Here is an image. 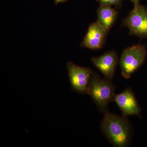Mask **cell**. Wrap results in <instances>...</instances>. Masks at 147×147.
Instances as JSON below:
<instances>
[{
    "instance_id": "obj_8",
    "label": "cell",
    "mask_w": 147,
    "mask_h": 147,
    "mask_svg": "<svg viewBox=\"0 0 147 147\" xmlns=\"http://www.w3.org/2000/svg\"><path fill=\"white\" fill-rule=\"evenodd\" d=\"M118 61L117 54L114 51L107 52L91 59L93 64L102 72L105 78L111 80L115 74Z\"/></svg>"
},
{
    "instance_id": "obj_5",
    "label": "cell",
    "mask_w": 147,
    "mask_h": 147,
    "mask_svg": "<svg viewBox=\"0 0 147 147\" xmlns=\"http://www.w3.org/2000/svg\"><path fill=\"white\" fill-rule=\"evenodd\" d=\"M67 68L71 89L79 93H87L90 79L93 72L91 69L76 65L71 62L67 63Z\"/></svg>"
},
{
    "instance_id": "obj_12",
    "label": "cell",
    "mask_w": 147,
    "mask_h": 147,
    "mask_svg": "<svg viewBox=\"0 0 147 147\" xmlns=\"http://www.w3.org/2000/svg\"><path fill=\"white\" fill-rule=\"evenodd\" d=\"M130 1L133 3L134 5L137 4L139 3L140 1H142V0H130Z\"/></svg>"
},
{
    "instance_id": "obj_10",
    "label": "cell",
    "mask_w": 147,
    "mask_h": 147,
    "mask_svg": "<svg viewBox=\"0 0 147 147\" xmlns=\"http://www.w3.org/2000/svg\"><path fill=\"white\" fill-rule=\"evenodd\" d=\"M100 5H114L119 7L123 0H96Z\"/></svg>"
},
{
    "instance_id": "obj_6",
    "label": "cell",
    "mask_w": 147,
    "mask_h": 147,
    "mask_svg": "<svg viewBox=\"0 0 147 147\" xmlns=\"http://www.w3.org/2000/svg\"><path fill=\"white\" fill-rule=\"evenodd\" d=\"M114 101L121 111L123 116L141 117V108L130 88H127L122 92L116 95Z\"/></svg>"
},
{
    "instance_id": "obj_3",
    "label": "cell",
    "mask_w": 147,
    "mask_h": 147,
    "mask_svg": "<svg viewBox=\"0 0 147 147\" xmlns=\"http://www.w3.org/2000/svg\"><path fill=\"white\" fill-rule=\"evenodd\" d=\"M146 55V47L141 44L129 47L124 50L119 61L123 77L129 79L144 63Z\"/></svg>"
},
{
    "instance_id": "obj_1",
    "label": "cell",
    "mask_w": 147,
    "mask_h": 147,
    "mask_svg": "<svg viewBox=\"0 0 147 147\" xmlns=\"http://www.w3.org/2000/svg\"><path fill=\"white\" fill-rule=\"evenodd\" d=\"M101 127L105 136L115 146L126 147L129 144L131 126L125 116L119 117L106 111L104 113Z\"/></svg>"
},
{
    "instance_id": "obj_7",
    "label": "cell",
    "mask_w": 147,
    "mask_h": 147,
    "mask_svg": "<svg viewBox=\"0 0 147 147\" xmlns=\"http://www.w3.org/2000/svg\"><path fill=\"white\" fill-rule=\"evenodd\" d=\"M108 32L97 21L92 23L90 25L81 46L92 50L100 49L105 43Z\"/></svg>"
},
{
    "instance_id": "obj_2",
    "label": "cell",
    "mask_w": 147,
    "mask_h": 147,
    "mask_svg": "<svg viewBox=\"0 0 147 147\" xmlns=\"http://www.w3.org/2000/svg\"><path fill=\"white\" fill-rule=\"evenodd\" d=\"M115 88L111 79H102L97 74L92 72L87 93L99 110L104 113L107 111L109 103L114 100L116 95Z\"/></svg>"
},
{
    "instance_id": "obj_11",
    "label": "cell",
    "mask_w": 147,
    "mask_h": 147,
    "mask_svg": "<svg viewBox=\"0 0 147 147\" xmlns=\"http://www.w3.org/2000/svg\"><path fill=\"white\" fill-rule=\"evenodd\" d=\"M68 0H54V3L55 5H58L59 3H64L68 1Z\"/></svg>"
},
{
    "instance_id": "obj_9",
    "label": "cell",
    "mask_w": 147,
    "mask_h": 147,
    "mask_svg": "<svg viewBox=\"0 0 147 147\" xmlns=\"http://www.w3.org/2000/svg\"><path fill=\"white\" fill-rule=\"evenodd\" d=\"M96 13L97 14L96 21L109 32L117 18L118 14L117 11L111 6L100 5Z\"/></svg>"
},
{
    "instance_id": "obj_4",
    "label": "cell",
    "mask_w": 147,
    "mask_h": 147,
    "mask_svg": "<svg viewBox=\"0 0 147 147\" xmlns=\"http://www.w3.org/2000/svg\"><path fill=\"white\" fill-rule=\"evenodd\" d=\"M123 26L129 30V34L147 38V7L139 3L134 5V8L123 21Z\"/></svg>"
}]
</instances>
